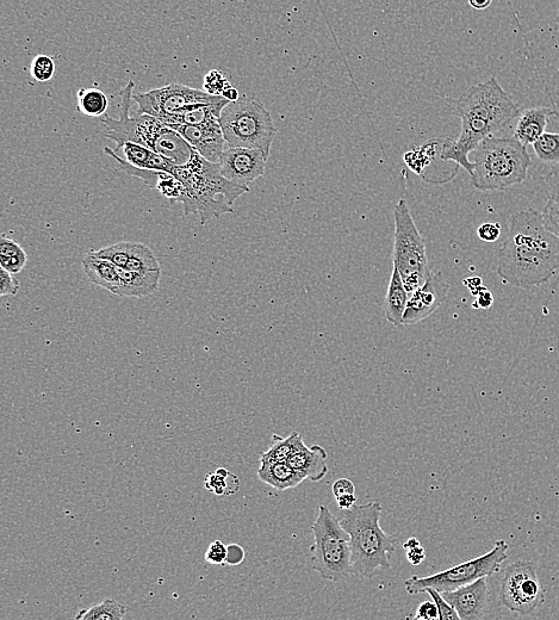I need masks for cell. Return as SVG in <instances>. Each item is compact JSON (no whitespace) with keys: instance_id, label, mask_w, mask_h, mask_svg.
Returning <instances> with one entry per match:
<instances>
[{"instance_id":"1","label":"cell","mask_w":559,"mask_h":620,"mask_svg":"<svg viewBox=\"0 0 559 620\" xmlns=\"http://www.w3.org/2000/svg\"><path fill=\"white\" fill-rule=\"evenodd\" d=\"M498 258L503 282L524 289L538 287L559 271V238L546 228L542 213L521 210L511 217Z\"/></svg>"},{"instance_id":"2","label":"cell","mask_w":559,"mask_h":620,"mask_svg":"<svg viewBox=\"0 0 559 620\" xmlns=\"http://www.w3.org/2000/svg\"><path fill=\"white\" fill-rule=\"evenodd\" d=\"M452 109L462 121L461 135L456 141L443 140L440 158L455 161L471 176L474 165L469 159L470 153L484 139L517 120L520 109L495 77L471 86L453 101Z\"/></svg>"},{"instance_id":"3","label":"cell","mask_w":559,"mask_h":620,"mask_svg":"<svg viewBox=\"0 0 559 620\" xmlns=\"http://www.w3.org/2000/svg\"><path fill=\"white\" fill-rule=\"evenodd\" d=\"M184 186V215H198L201 225L222 215L233 214V204L250 188L228 181L220 165L211 163L196 151L184 165H172L170 172Z\"/></svg>"},{"instance_id":"4","label":"cell","mask_w":559,"mask_h":620,"mask_svg":"<svg viewBox=\"0 0 559 620\" xmlns=\"http://www.w3.org/2000/svg\"><path fill=\"white\" fill-rule=\"evenodd\" d=\"M133 80L118 93L121 97L120 119H113L105 114L102 123L107 128V138L117 144L116 152L120 151L126 142H135L149 148L155 153L164 155L176 165H184L192 157L194 148L189 145L182 135L165 123L147 114L130 116V108L134 101Z\"/></svg>"},{"instance_id":"5","label":"cell","mask_w":559,"mask_h":620,"mask_svg":"<svg viewBox=\"0 0 559 620\" xmlns=\"http://www.w3.org/2000/svg\"><path fill=\"white\" fill-rule=\"evenodd\" d=\"M382 505L374 501L346 511L341 526L349 533L352 551V574L371 579L378 570L391 568L390 556L397 541L381 526Z\"/></svg>"},{"instance_id":"6","label":"cell","mask_w":559,"mask_h":620,"mask_svg":"<svg viewBox=\"0 0 559 620\" xmlns=\"http://www.w3.org/2000/svg\"><path fill=\"white\" fill-rule=\"evenodd\" d=\"M472 186L478 191H505L525 182L532 165L526 146L517 139L489 136L472 152Z\"/></svg>"},{"instance_id":"7","label":"cell","mask_w":559,"mask_h":620,"mask_svg":"<svg viewBox=\"0 0 559 620\" xmlns=\"http://www.w3.org/2000/svg\"><path fill=\"white\" fill-rule=\"evenodd\" d=\"M219 122L228 147L254 148L270 158L277 129L263 103L242 95L226 105Z\"/></svg>"},{"instance_id":"8","label":"cell","mask_w":559,"mask_h":620,"mask_svg":"<svg viewBox=\"0 0 559 620\" xmlns=\"http://www.w3.org/2000/svg\"><path fill=\"white\" fill-rule=\"evenodd\" d=\"M312 532L310 567L327 581L340 582L349 578L352 574L351 538L327 506H320Z\"/></svg>"},{"instance_id":"9","label":"cell","mask_w":559,"mask_h":620,"mask_svg":"<svg viewBox=\"0 0 559 620\" xmlns=\"http://www.w3.org/2000/svg\"><path fill=\"white\" fill-rule=\"evenodd\" d=\"M394 266L399 270L403 284L411 295L431 275L426 244L416 227L406 200L395 204Z\"/></svg>"},{"instance_id":"10","label":"cell","mask_w":559,"mask_h":620,"mask_svg":"<svg viewBox=\"0 0 559 620\" xmlns=\"http://www.w3.org/2000/svg\"><path fill=\"white\" fill-rule=\"evenodd\" d=\"M509 545L505 541H498L489 553L458 564L456 567L443 570L425 578L413 576L406 580V591L411 595L424 593L428 587L436 588L439 592H449L453 589L469 585L481 578H490L498 573L502 563L508 558Z\"/></svg>"},{"instance_id":"11","label":"cell","mask_w":559,"mask_h":620,"mask_svg":"<svg viewBox=\"0 0 559 620\" xmlns=\"http://www.w3.org/2000/svg\"><path fill=\"white\" fill-rule=\"evenodd\" d=\"M501 604L509 611L529 616L544 603L536 563L517 561L508 566L501 582Z\"/></svg>"},{"instance_id":"12","label":"cell","mask_w":559,"mask_h":620,"mask_svg":"<svg viewBox=\"0 0 559 620\" xmlns=\"http://www.w3.org/2000/svg\"><path fill=\"white\" fill-rule=\"evenodd\" d=\"M222 96H213L186 85L169 84L144 93H134L138 114H147L160 121L191 104L215 102Z\"/></svg>"},{"instance_id":"13","label":"cell","mask_w":559,"mask_h":620,"mask_svg":"<svg viewBox=\"0 0 559 620\" xmlns=\"http://www.w3.org/2000/svg\"><path fill=\"white\" fill-rule=\"evenodd\" d=\"M265 154L254 148L228 147L222 153L219 165L222 176L235 184L250 185L265 175Z\"/></svg>"},{"instance_id":"14","label":"cell","mask_w":559,"mask_h":620,"mask_svg":"<svg viewBox=\"0 0 559 620\" xmlns=\"http://www.w3.org/2000/svg\"><path fill=\"white\" fill-rule=\"evenodd\" d=\"M450 285L445 281L442 272H431L427 281L409 295L402 325L419 324L444 305L449 295Z\"/></svg>"},{"instance_id":"15","label":"cell","mask_w":559,"mask_h":620,"mask_svg":"<svg viewBox=\"0 0 559 620\" xmlns=\"http://www.w3.org/2000/svg\"><path fill=\"white\" fill-rule=\"evenodd\" d=\"M167 126V124H166ZM183 138L189 142L194 150L211 163L219 164L221 155L225 152L226 140L223 136L219 121L198 124V126H183L170 124Z\"/></svg>"},{"instance_id":"16","label":"cell","mask_w":559,"mask_h":620,"mask_svg":"<svg viewBox=\"0 0 559 620\" xmlns=\"http://www.w3.org/2000/svg\"><path fill=\"white\" fill-rule=\"evenodd\" d=\"M488 578H481L469 585L444 592V598L450 603L462 620H480L484 616L488 601Z\"/></svg>"},{"instance_id":"17","label":"cell","mask_w":559,"mask_h":620,"mask_svg":"<svg viewBox=\"0 0 559 620\" xmlns=\"http://www.w3.org/2000/svg\"><path fill=\"white\" fill-rule=\"evenodd\" d=\"M327 460V451L321 445L308 448L302 443L287 462L304 480L320 482L328 474Z\"/></svg>"},{"instance_id":"18","label":"cell","mask_w":559,"mask_h":620,"mask_svg":"<svg viewBox=\"0 0 559 620\" xmlns=\"http://www.w3.org/2000/svg\"><path fill=\"white\" fill-rule=\"evenodd\" d=\"M557 111L548 107H533L526 109L519 116L517 127L514 130V139L525 146L533 145L540 136L546 133L552 116H557Z\"/></svg>"},{"instance_id":"19","label":"cell","mask_w":559,"mask_h":620,"mask_svg":"<svg viewBox=\"0 0 559 620\" xmlns=\"http://www.w3.org/2000/svg\"><path fill=\"white\" fill-rule=\"evenodd\" d=\"M120 283L115 291L121 297H145L153 295L159 288L161 270L135 272L126 268H118Z\"/></svg>"},{"instance_id":"20","label":"cell","mask_w":559,"mask_h":620,"mask_svg":"<svg viewBox=\"0 0 559 620\" xmlns=\"http://www.w3.org/2000/svg\"><path fill=\"white\" fill-rule=\"evenodd\" d=\"M228 103H231L228 99L220 97L215 102L191 104L178 110L177 113L167 116L161 122L167 124V126H170V124L198 126V124L219 121L222 110L225 109Z\"/></svg>"},{"instance_id":"21","label":"cell","mask_w":559,"mask_h":620,"mask_svg":"<svg viewBox=\"0 0 559 620\" xmlns=\"http://www.w3.org/2000/svg\"><path fill=\"white\" fill-rule=\"evenodd\" d=\"M258 477L265 485L281 492L296 488L304 481L303 477L296 473L288 462H260Z\"/></svg>"},{"instance_id":"22","label":"cell","mask_w":559,"mask_h":620,"mask_svg":"<svg viewBox=\"0 0 559 620\" xmlns=\"http://www.w3.org/2000/svg\"><path fill=\"white\" fill-rule=\"evenodd\" d=\"M121 150L122 158L139 169L170 172L172 165H175L171 159L135 142H126Z\"/></svg>"},{"instance_id":"23","label":"cell","mask_w":559,"mask_h":620,"mask_svg":"<svg viewBox=\"0 0 559 620\" xmlns=\"http://www.w3.org/2000/svg\"><path fill=\"white\" fill-rule=\"evenodd\" d=\"M409 293L403 284L399 270L394 266L388 287L387 297H385L384 314L385 318L395 326L402 325L403 315H405Z\"/></svg>"},{"instance_id":"24","label":"cell","mask_w":559,"mask_h":620,"mask_svg":"<svg viewBox=\"0 0 559 620\" xmlns=\"http://www.w3.org/2000/svg\"><path fill=\"white\" fill-rule=\"evenodd\" d=\"M82 264L86 277H88L93 284L115 294L118 283H120V276H118V270L115 264L103 258L96 257L95 254L92 253L83 259Z\"/></svg>"},{"instance_id":"25","label":"cell","mask_w":559,"mask_h":620,"mask_svg":"<svg viewBox=\"0 0 559 620\" xmlns=\"http://www.w3.org/2000/svg\"><path fill=\"white\" fill-rule=\"evenodd\" d=\"M304 443L300 433L294 431L290 436L283 438L281 436H273V443L270 449L264 452L260 457V462L277 463L287 462L289 457L300 448V445Z\"/></svg>"},{"instance_id":"26","label":"cell","mask_w":559,"mask_h":620,"mask_svg":"<svg viewBox=\"0 0 559 620\" xmlns=\"http://www.w3.org/2000/svg\"><path fill=\"white\" fill-rule=\"evenodd\" d=\"M77 98L80 113L90 117L107 114L109 99L101 90L83 88L78 91Z\"/></svg>"},{"instance_id":"27","label":"cell","mask_w":559,"mask_h":620,"mask_svg":"<svg viewBox=\"0 0 559 620\" xmlns=\"http://www.w3.org/2000/svg\"><path fill=\"white\" fill-rule=\"evenodd\" d=\"M124 616H126V607L113 599H105L101 604L92 606L88 610L80 611L76 619L115 620L122 619Z\"/></svg>"},{"instance_id":"28","label":"cell","mask_w":559,"mask_h":620,"mask_svg":"<svg viewBox=\"0 0 559 620\" xmlns=\"http://www.w3.org/2000/svg\"><path fill=\"white\" fill-rule=\"evenodd\" d=\"M126 269L135 272H147L161 270V266L151 248L144 244L133 243Z\"/></svg>"},{"instance_id":"29","label":"cell","mask_w":559,"mask_h":620,"mask_svg":"<svg viewBox=\"0 0 559 620\" xmlns=\"http://www.w3.org/2000/svg\"><path fill=\"white\" fill-rule=\"evenodd\" d=\"M204 483H206L208 491L219 496L232 495L238 492L240 486L238 477L229 473L225 468L217 469L215 473L208 474Z\"/></svg>"},{"instance_id":"30","label":"cell","mask_w":559,"mask_h":620,"mask_svg":"<svg viewBox=\"0 0 559 620\" xmlns=\"http://www.w3.org/2000/svg\"><path fill=\"white\" fill-rule=\"evenodd\" d=\"M532 147L543 163L559 164V133H544Z\"/></svg>"},{"instance_id":"31","label":"cell","mask_w":559,"mask_h":620,"mask_svg":"<svg viewBox=\"0 0 559 620\" xmlns=\"http://www.w3.org/2000/svg\"><path fill=\"white\" fill-rule=\"evenodd\" d=\"M132 245L130 241H122L115 245L101 248V250L93 251L96 257L108 260V262L115 264L118 268H126L130 253H132Z\"/></svg>"},{"instance_id":"32","label":"cell","mask_w":559,"mask_h":620,"mask_svg":"<svg viewBox=\"0 0 559 620\" xmlns=\"http://www.w3.org/2000/svg\"><path fill=\"white\" fill-rule=\"evenodd\" d=\"M542 216L546 228L559 238V184L544 204Z\"/></svg>"},{"instance_id":"33","label":"cell","mask_w":559,"mask_h":620,"mask_svg":"<svg viewBox=\"0 0 559 620\" xmlns=\"http://www.w3.org/2000/svg\"><path fill=\"white\" fill-rule=\"evenodd\" d=\"M30 71L31 76H33L37 82L46 83L53 79L55 71H57V66H55V62L51 57L41 54L37 55L33 62H31Z\"/></svg>"},{"instance_id":"34","label":"cell","mask_w":559,"mask_h":620,"mask_svg":"<svg viewBox=\"0 0 559 620\" xmlns=\"http://www.w3.org/2000/svg\"><path fill=\"white\" fill-rule=\"evenodd\" d=\"M424 593L430 595L434 603L437 604L439 610V619L440 620H455L459 619L458 613L450 603H447V600L444 598L442 592L437 591L436 588L428 587L425 589Z\"/></svg>"},{"instance_id":"35","label":"cell","mask_w":559,"mask_h":620,"mask_svg":"<svg viewBox=\"0 0 559 620\" xmlns=\"http://www.w3.org/2000/svg\"><path fill=\"white\" fill-rule=\"evenodd\" d=\"M228 79L220 71H210L204 78V89L213 96H222L223 91L229 88Z\"/></svg>"},{"instance_id":"36","label":"cell","mask_w":559,"mask_h":620,"mask_svg":"<svg viewBox=\"0 0 559 620\" xmlns=\"http://www.w3.org/2000/svg\"><path fill=\"white\" fill-rule=\"evenodd\" d=\"M21 284L18 279L5 269H0V296H16Z\"/></svg>"},{"instance_id":"37","label":"cell","mask_w":559,"mask_h":620,"mask_svg":"<svg viewBox=\"0 0 559 620\" xmlns=\"http://www.w3.org/2000/svg\"><path fill=\"white\" fill-rule=\"evenodd\" d=\"M28 257L20 244L8 237L0 239V259Z\"/></svg>"},{"instance_id":"38","label":"cell","mask_w":559,"mask_h":620,"mask_svg":"<svg viewBox=\"0 0 559 620\" xmlns=\"http://www.w3.org/2000/svg\"><path fill=\"white\" fill-rule=\"evenodd\" d=\"M227 555L228 547L221 541H215L208 547L206 561L210 564H215V566H219V564L227 562Z\"/></svg>"},{"instance_id":"39","label":"cell","mask_w":559,"mask_h":620,"mask_svg":"<svg viewBox=\"0 0 559 620\" xmlns=\"http://www.w3.org/2000/svg\"><path fill=\"white\" fill-rule=\"evenodd\" d=\"M478 238L484 243H495L501 237V225L500 223H483L480 228L477 229Z\"/></svg>"},{"instance_id":"40","label":"cell","mask_w":559,"mask_h":620,"mask_svg":"<svg viewBox=\"0 0 559 620\" xmlns=\"http://www.w3.org/2000/svg\"><path fill=\"white\" fill-rule=\"evenodd\" d=\"M414 619L418 620H434L439 619V610L434 600L425 601V603L420 604L418 610H416Z\"/></svg>"},{"instance_id":"41","label":"cell","mask_w":559,"mask_h":620,"mask_svg":"<svg viewBox=\"0 0 559 620\" xmlns=\"http://www.w3.org/2000/svg\"><path fill=\"white\" fill-rule=\"evenodd\" d=\"M332 491L335 499H337L341 495L356 494V486H354V483L349 479H339L334 482Z\"/></svg>"},{"instance_id":"42","label":"cell","mask_w":559,"mask_h":620,"mask_svg":"<svg viewBox=\"0 0 559 620\" xmlns=\"http://www.w3.org/2000/svg\"><path fill=\"white\" fill-rule=\"evenodd\" d=\"M245 560V551L238 544H231L228 547L227 562L231 566H238Z\"/></svg>"},{"instance_id":"43","label":"cell","mask_w":559,"mask_h":620,"mask_svg":"<svg viewBox=\"0 0 559 620\" xmlns=\"http://www.w3.org/2000/svg\"><path fill=\"white\" fill-rule=\"evenodd\" d=\"M476 297H477V300L474 303L475 308L489 309L490 307L493 306L494 297L492 293H490V291L487 290L486 288H483L480 291V293L476 295Z\"/></svg>"},{"instance_id":"44","label":"cell","mask_w":559,"mask_h":620,"mask_svg":"<svg viewBox=\"0 0 559 620\" xmlns=\"http://www.w3.org/2000/svg\"><path fill=\"white\" fill-rule=\"evenodd\" d=\"M407 558L408 561L413 564V566H420V564L424 562L426 558L425 549L422 548V545H419V547H415L413 549H409L407 550Z\"/></svg>"},{"instance_id":"45","label":"cell","mask_w":559,"mask_h":620,"mask_svg":"<svg viewBox=\"0 0 559 620\" xmlns=\"http://www.w3.org/2000/svg\"><path fill=\"white\" fill-rule=\"evenodd\" d=\"M337 502L340 510L349 511L356 506L357 496L356 494L341 495L337 498Z\"/></svg>"},{"instance_id":"46","label":"cell","mask_w":559,"mask_h":620,"mask_svg":"<svg viewBox=\"0 0 559 620\" xmlns=\"http://www.w3.org/2000/svg\"><path fill=\"white\" fill-rule=\"evenodd\" d=\"M493 0H469V4L471 8L476 10H484L489 8L492 5Z\"/></svg>"},{"instance_id":"47","label":"cell","mask_w":559,"mask_h":620,"mask_svg":"<svg viewBox=\"0 0 559 620\" xmlns=\"http://www.w3.org/2000/svg\"><path fill=\"white\" fill-rule=\"evenodd\" d=\"M222 97H225L226 99H228L229 102H235L236 99L240 98V95H239V91L233 88V86L231 85L229 86V88L223 91Z\"/></svg>"},{"instance_id":"48","label":"cell","mask_w":559,"mask_h":620,"mask_svg":"<svg viewBox=\"0 0 559 620\" xmlns=\"http://www.w3.org/2000/svg\"><path fill=\"white\" fill-rule=\"evenodd\" d=\"M419 545H421L420 541H418V539L413 537V538H409L406 543H403V549L407 551L409 549L419 547Z\"/></svg>"},{"instance_id":"49","label":"cell","mask_w":559,"mask_h":620,"mask_svg":"<svg viewBox=\"0 0 559 620\" xmlns=\"http://www.w3.org/2000/svg\"><path fill=\"white\" fill-rule=\"evenodd\" d=\"M556 22H557L558 27H559V9H558V14H557V17H556Z\"/></svg>"}]
</instances>
